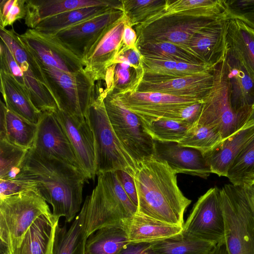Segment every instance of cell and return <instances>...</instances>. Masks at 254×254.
Listing matches in <instances>:
<instances>
[{
  "label": "cell",
  "instance_id": "cell-1",
  "mask_svg": "<svg viewBox=\"0 0 254 254\" xmlns=\"http://www.w3.org/2000/svg\"><path fill=\"white\" fill-rule=\"evenodd\" d=\"M34 183L35 192L53 207L52 214L69 223L81 210L82 191L88 178L75 167L30 148L15 177Z\"/></svg>",
  "mask_w": 254,
  "mask_h": 254
},
{
  "label": "cell",
  "instance_id": "cell-43",
  "mask_svg": "<svg viewBox=\"0 0 254 254\" xmlns=\"http://www.w3.org/2000/svg\"><path fill=\"white\" fill-rule=\"evenodd\" d=\"M26 12V0H1L0 27L12 25L16 20L25 18Z\"/></svg>",
  "mask_w": 254,
  "mask_h": 254
},
{
  "label": "cell",
  "instance_id": "cell-32",
  "mask_svg": "<svg viewBox=\"0 0 254 254\" xmlns=\"http://www.w3.org/2000/svg\"><path fill=\"white\" fill-rule=\"evenodd\" d=\"M87 239L85 254H119L129 244L122 225L101 228Z\"/></svg>",
  "mask_w": 254,
  "mask_h": 254
},
{
  "label": "cell",
  "instance_id": "cell-56",
  "mask_svg": "<svg viewBox=\"0 0 254 254\" xmlns=\"http://www.w3.org/2000/svg\"><path fill=\"white\" fill-rule=\"evenodd\" d=\"M251 28V30L252 31V32H253V33L254 34V29H252L251 28Z\"/></svg>",
  "mask_w": 254,
  "mask_h": 254
},
{
  "label": "cell",
  "instance_id": "cell-28",
  "mask_svg": "<svg viewBox=\"0 0 254 254\" xmlns=\"http://www.w3.org/2000/svg\"><path fill=\"white\" fill-rule=\"evenodd\" d=\"M227 42L228 52L254 80V34L251 28L239 19H228Z\"/></svg>",
  "mask_w": 254,
  "mask_h": 254
},
{
  "label": "cell",
  "instance_id": "cell-54",
  "mask_svg": "<svg viewBox=\"0 0 254 254\" xmlns=\"http://www.w3.org/2000/svg\"><path fill=\"white\" fill-rule=\"evenodd\" d=\"M210 254H229L225 243L217 244Z\"/></svg>",
  "mask_w": 254,
  "mask_h": 254
},
{
  "label": "cell",
  "instance_id": "cell-13",
  "mask_svg": "<svg viewBox=\"0 0 254 254\" xmlns=\"http://www.w3.org/2000/svg\"><path fill=\"white\" fill-rule=\"evenodd\" d=\"M114 93L127 109L145 122L162 118L179 121L181 110L202 101L153 92L133 91Z\"/></svg>",
  "mask_w": 254,
  "mask_h": 254
},
{
  "label": "cell",
  "instance_id": "cell-49",
  "mask_svg": "<svg viewBox=\"0 0 254 254\" xmlns=\"http://www.w3.org/2000/svg\"><path fill=\"white\" fill-rule=\"evenodd\" d=\"M141 57L137 47L127 49H122L119 53L114 64L127 62L135 68L143 67Z\"/></svg>",
  "mask_w": 254,
  "mask_h": 254
},
{
  "label": "cell",
  "instance_id": "cell-20",
  "mask_svg": "<svg viewBox=\"0 0 254 254\" xmlns=\"http://www.w3.org/2000/svg\"><path fill=\"white\" fill-rule=\"evenodd\" d=\"M154 141V156L166 161L177 174L206 179L212 173L204 155L199 151L176 142Z\"/></svg>",
  "mask_w": 254,
  "mask_h": 254
},
{
  "label": "cell",
  "instance_id": "cell-21",
  "mask_svg": "<svg viewBox=\"0 0 254 254\" xmlns=\"http://www.w3.org/2000/svg\"><path fill=\"white\" fill-rule=\"evenodd\" d=\"M228 19L219 21L192 37L189 48L201 62L214 67L226 59L228 52Z\"/></svg>",
  "mask_w": 254,
  "mask_h": 254
},
{
  "label": "cell",
  "instance_id": "cell-45",
  "mask_svg": "<svg viewBox=\"0 0 254 254\" xmlns=\"http://www.w3.org/2000/svg\"><path fill=\"white\" fill-rule=\"evenodd\" d=\"M0 70L10 74L27 91L20 68L9 48L1 40L0 42Z\"/></svg>",
  "mask_w": 254,
  "mask_h": 254
},
{
  "label": "cell",
  "instance_id": "cell-47",
  "mask_svg": "<svg viewBox=\"0 0 254 254\" xmlns=\"http://www.w3.org/2000/svg\"><path fill=\"white\" fill-rule=\"evenodd\" d=\"M202 104V101L183 108L180 112L179 121L191 127L195 124L199 117Z\"/></svg>",
  "mask_w": 254,
  "mask_h": 254
},
{
  "label": "cell",
  "instance_id": "cell-17",
  "mask_svg": "<svg viewBox=\"0 0 254 254\" xmlns=\"http://www.w3.org/2000/svg\"><path fill=\"white\" fill-rule=\"evenodd\" d=\"M31 148L37 152L61 160L86 175L69 140L54 112H42Z\"/></svg>",
  "mask_w": 254,
  "mask_h": 254
},
{
  "label": "cell",
  "instance_id": "cell-39",
  "mask_svg": "<svg viewBox=\"0 0 254 254\" xmlns=\"http://www.w3.org/2000/svg\"><path fill=\"white\" fill-rule=\"evenodd\" d=\"M142 123L145 131L152 139L160 142L178 143L190 127L183 122L163 118Z\"/></svg>",
  "mask_w": 254,
  "mask_h": 254
},
{
  "label": "cell",
  "instance_id": "cell-24",
  "mask_svg": "<svg viewBox=\"0 0 254 254\" xmlns=\"http://www.w3.org/2000/svg\"><path fill=\"white\" fill-rule=\"evenodd\" d=\"M59 219L51 212L41 215L29 228L20 246L7 250L8 254H52Z\"/></svg>",
  "mask_w": 254,
  "mask_h": 254
},
{
  "label": "cell",
  "instance_id": "cell-14",
  "mask_svg": "<svg viewBox=\"0 0 254 254\" xmlns=\"http://www.w3.org/2000/svg\"><path fill=\"white\" fill-rule=\"evenodd\" d=\"M19 36L39 65L75 73L84 68L82 61L54 35L29 28Z\"/></svg>",
  "mask_w": 254,
  "mask_h": 254
},
{
  "label": "cell",
  "instance_id": "cell-50",
  "mask_svg": "<svg viewBox=\"0 0 254 254\" xmlns=\"http://www.w3.org/2000/svg\"><path fill=\"white\" fill-rule=\"evenodd\" d=\"M119 254H157L151 248L150 243H129Z\"/></svg>",
  "mask_w": 254,
  "mask_h": 254
},
{
  "label": "cell",
  "instance_id": "cell-30",
  "mask_svg": "<svg viewBox=\"0 0 254 254\" xmlns=\"http://www.w3.org/2000/svg\"><path fill=\"white\" fill-rule=\"evenodd\" d=\"M37 124L29 122L0 103V139L23 148L32 147L37 132Z\"/></svg>",
  "mask_w": 254,
  "mask_h": 254
},
{
  "label": "cell",
  "instance_id": "cell-42",
  "mask_svg": "<svg viewBox=\"0 0 254 254\" xmlns=\"http://www.w3.org/2000/svg\"><path fill=\"white\" fill-rule=\"evenodd\" d=\"M122 3L127 22L133 27L162 9L166 0H122Z\"/></svg>",
  "mask_w": 254,
  "mask_h": 254
},
{
  "label": "cell",
  "instance_id": "cell-27",
  "mask_svg": "<svg viewBox=\"0 0 254 254\" xmlns=\"http://www.w3.org/2000/svg\"><path fill=\"white\" fill-rule=\"evenodd\" d=\"M254 135V125L241 129L204 156L212 173L226 177L234 160Z\"/></svg>",
  "mask_w": 254,
  "mask_h": 254
},
{
  "label": "cell",
  "instance_id": "cell-31",
  "mask_svg": "<svg viewBox=\"0 0 254 254\" xmlns=\"http://www.w3.org/2000/svg\"><path fill=\"white\" fill-rule=\"evenodd\" d=\"M88 238L86 207L83 204L69 228L57 226L52 254H85Z\"/></svg>",
  "mask_w": 254,
  "mask_h": 254
},
{
  "label": "cell",
  "instance_id": "cell-16",
  "mask_svg": "<svg viewBox=\"0 0 254 254\" xmlns=\"http://www.w3.org/2000/svg\"><path fill=\"white\" fill-rule=\"evenodd\" d=\"M124 15L122 9L112 8L53 35L82 61L105 30Z\"/></svg>",
  "mask_w": 254,
  "mask_h": 254
},
{
  "label": "cell",
  "instance_id": "cell-10",
  "mask_svg": "<svg viewBox=\"0 0 254 254\" xmlns=\"http://www.w3.org/2000/svg\"><path fill=\"white\" fill-rule=\"evenodd\" d=\"M0 40L8 47L22 72L28 95L41 112L59 108L46 82L42 68L34 57L21 41L13 29L0 27Z\"/></svg>",
  "mask_w": 254,
  "mask_h": 254
},
{
  "label": "cell",
  "instance_id": "cell-37",
  "mask_svg": "<svg viewBox=\"0 0 254 254\" xmlns=\"http://www.w3.org/2000/svg\"><path fill=\"white\" fill-rule=\"evenodd\" d=\"M137 48L141 55L146 57L193 64L203 63L190 51L169 42L146 43Z\"/></svg>",
  "mask_w": 254,
  "mask_h": 254
},
{
  "label": "cell",
  "instance_id": "cell-48",
  "mask_svg": "<svg viewBox=\"0 0 254 254\" xmlns=\"http://www.w3.org/2000/svg\"><path fill=\"white\" fill-rule=\"evenodd\" d=\"M121 185L127 196L137 207V196L133 177L122 170L116 171Z\"/></svg>",
  "mask_w": 254,
  "mask_h": 254
},
{
  "label": "cell",
  "instance_id": "cell-23",
  "mask_svg": "<svg viewBox=\"0 0 254 254\" xmlns=\"http://www.w3.org/2000/svg\"><path fill=\"white\" fill-rule=\"evenodd\" d=\"M225 63L232 108L236 113L248 116L254 103V80L229 52Z\"/></svg>",
  "mask_w": 254,
  "mask_h": 254
},
{
  "label": "cell",
  "instance_id": "cell-4",
  "mask_svg": "<svg viewBox=\"0 0 254 254\" xmlns=\"http://www.w3.org/2000/svg\"><path fill=\"white\" fill-rule=\"evenodd\" d=\"M102 90L98 82L86 116L94 136L96 174L122 170L133 177L136 165L113 129L105 109Z\"/></svg>",
  "mask_w": 254,
  "mask_h": 254
},
{
  "label": "cell",
  "instance_id": "cell-25",
  "mask_svg": "<svg viewBox=\"0 0 254 254\" xmlns=\"http://www.w3.org/2000/svg\"><path fill=\"white\" fill-rule=\"evenodd\" d=\"M182 12L215 20L229 19L228 6L224 0H166L162 9L136 26H143L162 17Z\"/></svg>",
  "mask_w": 254,
  "mask_h": 254
},
{
  "label": "cell",
  "instance_id": "cell-41",
  "mask_svg": "<svg viewBox=\"0 0 254 254\" xmlns=\"http://www.w3.org/2000/svg\"><path fill=\"white\" fill-rule=\"evenodd\" d=\"M28 149L0 139V179L15 178Z\"/></svg>",
  "mask_w": 254,
  "mask_h": 254
},
{
  "label": "cell",
  "instance_id": "cell-36",
  "mask_svg": "<svg viewBox=\"0 0 254 254\" xmlns=\"http://www.w3.org/2000/svg\"><path fill=\"white\" fill-rule=\"evenodd\" d=\"M144 73L167 76L183 77L213 71L214 67L204 64H189L141 57Z\"/></svg>",
  "mask_w": 254,
  "mask_h": 254
},
{
  "label": "cell",
  "instance_id": "cell-26",
  "mask_svg": "<svg viewBox=\"0 0 254 254\" xmlns=\"http://www.w3.org/2000/svg\"><path fill=\"white\" fill-rule=\"evenodd\" d=\"M130 243H152L178 235L183 227L173 225L136 212L121 223Z\"/></svg>",
  "mask_w": 254,
  "mask_h": 254
},
{
  "label": "cell",
  "instance_id": "cell-51",
  "mask_svg": "<svg viewBox=\"0 0 254 254\" xmlns=\"http://www.w3.org/2000/svg\"><path fill=\"white\" fill-rule=\"evenodd\" d=\"M137 36L135 30L126 22L124 25L122 49L137 47Z\"/></svg>",
  "mask_w": 254,
  "mask_h": 254
},
{
  "label": "cell",
  "instance_id": "cell-2",
  "mask_svg": "<svg viewBox=\"0 0 254 254\" xmlns=\"http://www.w3.org/2000/svg\"><path fill=\"white\" fill-rule=\"evenodd\" d=\"M177 174L166 161L154 155L139 163L133 176L137 212L183 227L185 212L191 201L180 189Z\"/></svg>",
  "mask_w": 254,
  "mask_h": 254
},
{
  "label": "cell",
  "instance_id": "cell-52",
  "mask_svg": "<svg viewBox=\"0 0 254 254\" xmlns=\"http://www.w3.org/2000/svg\"><path fill=\"white\" fill-rule=\"evenodd\" d=\"M243 186L249 201L254 211V180Z\"/></svg>",
  "mask_w": 254,
  "mask_h": 254
},
{
  "label": "cell",
  "instance_id": "cell-29",
  "mask_svg": "<svg viewBox=\"0 0 254 254\" xmlns=\"http://www.w3.org/2000/svg\"><path fill=\"white\" fill-rule=\"evenodd\" d=\"M0 92L8 109L38 124L42 112L34 105L27 91L9 73L0 70Z\"/></svg>",
  "mask_w": 254,
  "mask_h": 254
},
{
  "label": "cell",
  "instance_id": "cell-53",
  "mask_svg": "<svg viewBox=\"0 0 254 254\" xmlns=\"http://www.w3.org/2000/svg\"><path fill=\"white\" fill-rule=\"evenodd\" d=\"M253 125H254V103L252 106L247 120L242 129L246 128Z\"/></svg>",
  "mask_w": 254,
  "mask_h": 254
},
{
  "label": "cell",
  "instance_id": "cell-3",
  "mask_svg": "<svg viewBox=\"0 0 254 254\" xmlns=\"http://www.w3.org/2000/svg\"><path fill=\"white\" fill-rule=\"evenodd\" d=\"M97 184L83 204L88 236L105 227L121 225L137 207L124 190L116 171L97 175Z\"/></svg>",
  "mask_w": 254,
  "mask_h": 254
},
{
  "label": "cell",
  "instance_id": "cell-33",
  "mask_svg": "<svg viewBox=\"0 0 254 254\" xmlns=\"http://www.w3.org/2000/svg\"><path fill=\"white\" fill-rule=\"evenodd\" d=\"M144 73L143 67L135 68L127 62L115 63L106 71L104 90L116 93L135 91Z\"/></svg>",
  "mask_w": 254,
  "mask_h": 254
},
{
  "label": "cell",
  "instance_id": "cell-7",
  "mask_svg": "<svg viewBox=\"0 0 254 254\" xmlns=\"http://www.w3.org/2000/svg\"><path fill=\"white\" fill-rule=\"evenodd\" d=\"M104 103L113 129L122 146L137 165L154 155L155 141L138 116L127 109L112 92L102 90Z\"/></svg>",
  "mask_w": 254,
  "mask_h": 254
},
{
  "label": "cell",
  "instance_id": "cell-6",
  "mask_svg": "<svg viewBox=\"0 0 254 254\" xmlns=\"http://www.w3.org/2000/svg\"><path fill=\"white\" fill-rule=\"evenodd\" d=\"M51 212L47 202L32 190L0 198V243L7 250L18 247L37 218Z\"/></svg>",
  "mask_w": 254,
  "mask_h": 254
},
{
  "label": "cell",
  "instance_id": "cell-44",
  "mask_svg": "<svg viewBox=\"0 0 254 254\" xmlns=\"http://www.w3.org/2000/svg\"><path fill=\"white\" fill-rule=\"evenodd\" d=\"M229 19H237L254 29V0H227Z\"/></svg>",
  "mask_w": 254,
  "mask_h": 254
},
{
  "label": "cell",
  "instance_id": "cell-12",
  "mask_svg": "<svg viewBox=\"0 0 254 254\" xmlns=\"http://www.w3.org/2000/svg\"><path fill=\"white\" fill-rule=\"evenodd\" d=\"M182 234L216 245L225 243V223L220 189L211 188L199 197L184 222Z\"/></svg>",
  "mask_w": 254,
  "mask_h": 254
},
{
  "label": "cell",
  "instance_id": "cell-55",
  "mask_svg": "<svg viewBox=\"0 0 254 254\" xmlns=\"http://www.w3.org/2000/svg\"><path fill=\"white\" fill-rule=\"evenodd\" d=\"M0 254H8L6 246L1 243H0Z\"/></svg>",
  "mask_w": 254,
  "mask_h": 254
},
{
  "label": "cell",
  "instance_id": "cell-35",
  "mask_svg": "<svg viewBox=\"0 0 254 254\" xmlns=\"http://www.w3.org/2000/svg\"><path fill=\"white\" fill-rule=\"evenodd\" d=\"M112 8L93 6L66 11L43 19L34 29L44 34L55 35L63 29L103 13Z\"/></svg>",
  "mask_w": 254,
  "mask_h": 254
},
{
  "label": "cell",
  "instance_id": "cell-5",
  "mask_svg": "<svg viewBox=\"0 0 254 254\" xmlns=\"http://www.w3.org/2000/svg\"><path fill=\"white\" fill-rule=\"evenodd\" d=\"M220 197L229 254H254V211L243 186L225 185Z\"/></svg>",
  "mask_w": 254,
  "mask_h": 254
},
{
  "label": "cell",
  "instance_id": "cell-19",
  "mask_svg": "<svg viewBox=\"0 0 254 254\" xmlns=\"http://www.w3.org/2000/svg\"><path fill=\"white\" fill-rule=\"evenodd\" d=\"M54 114L66 133L88 179L96 174L93 134L86 119L69 114L59 108Z\"/></svg>",
  "mask_w": 254,
  "mask_h": 254
},
{
  "label": "cell",
  "instance_id": "cell-40",
  "mask_svg": "<svg viewBox=\"0 0 254 254\" xmlns=\"http://www.w3.org/2000/svg\"><path fill=\"white\" fill-rule=\"evenodd\" d=\"M226 177L238 186L254 180V135L234 160Z\"/></svg>",
  "mask_w": 254,
  "mask_h": 254
},
{
  "label": "cell",
  "instance_id": "cell-22",
  "mask_svg": "<svg viewBox=\"0 0 254 254\" xmlns=\"http://www.w3.org/2000/svg\"><path fill=\"white\" fill-rule=\"evenodd\" d=\"M26 5L25 24L30 29L44 19L77 9L108 6L123 10L122 0H26Z\"/></svg>",
  "mask_w": 254,
  "mask_h": 254
},
{
  "label": "cell",
  "instance_id": "cell-11",
  "mask_svg": "<svg viewBox=\"0 0 254 254\" xmlns=\"http://www.w3.org/2000/svg\"><path fill=\"white\" fill-rule=\"evenodd\" d=\"M219 21L184 13L164 16L148 25L134 26L137 36V46L149 42H166L191 52L189 44L192 37Z\"/></svg>",
  "mask_w": 254,
  "mask_h": 254
},
{
  "label": "cell",
  "instance_id": "cell-18",
  "mask_svg": "<svg viewBox=\"0 0 254 254\" xmlns=\"http://www.w3.org/2000/svg\"><path fill=\"white\" fill-rule=\"evenodd\" d=\"M126 22L124 15L107 27L84 57V69L95 82L105 80L108 68L113 64L121 50Z\"/></svg>",
  "mask_w": 254,
  "mask_h": 254
},
{
  "label": "cell",
  "instance_id": "cell-9",
  "mask_svg": "<svg viewBox=\"0 0 254 254\" xmlns=\"http://www.w3.org/2000/svg\"><path fill=\"white\" fill-rule=\"evenodd\" d=\"M40 66L59 108L69 114L85 118L96 86L89 74L84 68L69 73Z\"/></svg>",
  "mask_w": 254,
  "mask_h": 254
},
{
  "label": "cell",
  "instance_id": "cell-34",
  "mask_svg": "<svg viewBox=\"0 0 254 254\" xmlns=\"http://www.w3.org/2000/svg\"><path fill=\"white\" fill-rule=\"evenodd\" d=\"M150 244L157 254H210L217 245L211 242L186 236L182 233Z\"/></svg>",
  "mask_w": 254,
  "mask_h": 254
},
{
  "label": "cell",
  "instance_id": "cell-38",
  "mask_svg": "<svg viewBox=\"0 0 254 254\" xmlns=\"http://www.w3.org/2000/svg\"><path fill=\"white\" fill-rule=\"evenodd\" d=\"M223 141L218 127L194 125L178 143L182 146L196 149L205 155L217 148Z\"/></svg>",
  "mask_w": 254,
  "mask_h": 254
},
{
  "label": "cell",
  "instance_id": "cell-15",
  "mask_svg": "<svg viewBox=\"0 0 254 254\" xmlns=\"http://www.w3.org/2000/svg\"><path fill=\"white\" fill-rule=\"evenodd\" d=\"M213 71L183 77L144 73L136 91L159 92L202 100L210 90Z\"/></svg>",
  "mask_w": 254,
  "mask_h": 254
},
{
  "label": "cell",
  "instance_id": "cell-46",
  "mask_svg": "<svg viewBox=\"0 0 254 254\" xmlns=\"http://www.w3.org/2000/svg\"><path fill=\"white\" fill-rule=\"evenodd\" d=\"M27 190L35 192L33 183L17 178L8 180L0 179V198Z\"/></svg>",
  "mask_w": 254,
  "mask_h": 254
},
{
  "label": "cell",
  "instance_id": "cell-8",
  "mask_svg": "<svg viewBox=\"0 0 254 254\" xmlns=\"http://www.w3.org/2000/svg\"><path fill=\"white\" fill-rule=\"evenodd\" d=\"M225 60L214 67L212 87L202 99L201 111L194 125L218 127L223 140L242 129L248 117L232 108Z\"/></svg>",
  "mask_w": 254,
  "mask_h": 254
}]
</instances>
